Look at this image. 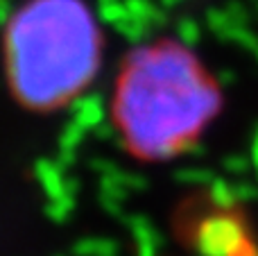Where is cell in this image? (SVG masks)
<instances>
[{
  "mask_svg": "<svg viewBox=\"0 0 258 256\" xmlns=\"http://www.w3.org/2000/svg\"><path fill=\"white\" fill-rule=\"evenodd\" d=\"M177 234L200 256H258V240L245 211L231 204H188Z\"/></svg>",
  "mask_w": 258,
  "mask_h": 256,
  "instance_id": "obj_3",
  "label": "cell"
},
{
  "mask_svg": "<svg viewBox=\"0 0 258 256\" xmlns=\"http://www.w3.org/2000/svg\"><path fill=\"white\" fill-rule=\"evenodd\" d=\"M102 54V30L84 0H25L5 23V82L27 111L68 107L93 84Z\"/></svg>",
  "mask_w": 258,
  "mask_h": 256,
  "instance_id": "obj_2",
  "label": "cell"
},
{
  "mask_svg": "<svg viewBox=\"0 0 258 256\" xmlns=\"http://www.w3.org/2000/svg\"><path fill=\"white\" fill-rule=\"evenodd\" d=\"M222 111V89L174 39L132 50L111 95V122L132 159L170 161L192 150Z\"/></svg>",
  "mask_w": 258,
  "mask_h": 256,
  "instance_id": "obj_1",
  "label": "cell"
}]
</instances>
